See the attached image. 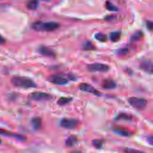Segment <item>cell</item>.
Here are the masks:
<instances>
[{
	"mask_svg": "<svg viewBox=\"0 0 153 153\" xmlns=\"http://www.w3.org/2000/svg\"><path fill=\"white\" fill-rule=\"evenodd\" d=\"M121 36V32L119 31L112 32L109 34V39L112 42H117L120 40Z\"/></svg>",
	"mask_w": 153,
	"mask_h": 153,
	"instance_id": "cell-16",
	"label": "cell"
},
{
	"mask_svg": "<svg viewBox=\"0 0 153 153\" xmlns=\"http://www.w3.org/2000/svg\"><path fill=\"white\" fill-rule=\"evenodd\" d=\"M1 140L0 139V144H1Z\"/></svg>",
	"mask_w": 153,
	"mask_h": 153,
	"instance_id": "cell-32",
	"label": "cell"
},
{
	"mask_svg": "<svg viewBox=\"0 0 153 153\" xmlns=\"http://www.w3.org/2000/svg\"><path fill=\"white\" fill-rule=\"evenodd\" d=\"M105 7L108 10L111 11H117L118 10V7L116 5H115L113 3H112L111 2H108V1H107L106 2Z\"/></svg>",
	"mask_w": 153,
	"mask_h": 153,
	"instance_id": "cell-24",
	"label": "cell"
},
{
	"mask_svg": "<svg viewBox=\"0 0 153 153\" xmlns=\"http://www.w3.org/2000/svg\"><path fill=\"white\" fill-rule=\"evenodd\" d=\"M29 97L31 99L36 101H44L48 100L52 98L51 96L48 93L41 92V91H35L30 94Z\"/></svg>",
	"mask_w": 153,
	"mask_h": 153,
	"instance_id": "cell-6",
	"label": "cell"
},
{
	"mask_svg": "<svg viewBox=\"0 0 153 153\" xmlns=\"http://www.w3.org/2000/svg\"><path fill=\"white\" fill-rule=\"evenodd\" d=\"M87 69L92 72H106L110 69V68L108 65L103 63H94L88 65Z\"/></svg>",
	"mask_w": 153,
	"mask_h": 153,
	"instance_id": "cell-4",
	"label": "cell"
},
{
	"mask_svg": "<svg viewBox=\"0 0 153 153\" xmlns=\"http://www.w3.org/2000/svg\"><path fill=\"white\" fill-rule=\"evenodd\" d=\"M79 124L78 120L75 118H62L59 121V125L66 129H74Z\"/></svg>",
	"mask_w": 153,
	"mask_h": 153,
	"instance_id": "cell-5",
	"label": "cell"
},
{
	"mask_svg": "<svg viewBox=\"0 0 153 153\" xmlns=\"http://www.w3.org/2000/svg\"><path fill=\"white\" fill-rule=\"evenodd\" d=\"M112 130L115 134L123 137H128L132 134L129 130H128L126 128L121 127H114Z\"/></svg>",
	"mask_w": 153,
	"mask_h": 153,
	"instance_id": "cell-11",
	"label": "cell"
},
{
	"mask_svg": "<svg viewBox=\"0 0 153 153\" xmlns=\"http://www.w3.org/2000/svg\"><path fill=\"white\" fill-rule=\"evenodd\" d=\"M128 103L134 108L139 110H143L147 105V101L143 98L131 97L128 99Z\"/></svg>",
	"mask_w": 153,
	"mask_h": 153,
	"instance_id": "cell-3",
	"label": "cell"
},
{
	"mask_svg": "<svg viewBox=\"0 0 153 153\" xmlns=\"http://www.w3.org/2000/svg\"><path fill=\"white\" fill-rule=\"evenodd\" d=\"M118 54L121 55H125L127 53H128V50L127 48H121V49H119L118 50Z\"/></svg>",
	"mask_w": 153,
	"mask_h": 153,
	"instance_id": "cell-26",
	"label": "cell"
},
{
	"mask_svg": "<svg viewBox=\"0 0 153 153\" xmlns=\"http://www.w3.org/2000/svg\"><path fill=\"white\" fill-rule=\"evenodd\" d=\"M71 153H84V152L79 150H73Z\"/></svg>",
	"mask_w": 153,
	"mask_h": 153,
	"instance_id": "cell-31",
	"label": "cell"
},
{
	"mask_svg": "<svg viewBox=\"0 0 153 153\" xmlns=\"http://www.w3.org/2000/svg\"><path fill=\"white\" fill-rule=\"evenodd\" d=\"M60 26L59 23L55 22L36 21L32 23V27L37 31H53L57 29Z\"/></svg>",
	"mask_w": 153,
	"mask_h": 153,
	"instance_id": "cell-1",
	"label": "cell"
},
{
	"mask_svg": "<svg viewBox=\"0 0 153 153\" xmlns=\"http://www.w3.org/2000/svg\"><path fill=\"white\" fill-rule=\"evenodd\" d=\"M146 25V27H147L148 29H149V30H151L152 29V26H153L152 21H150V20L147 21Z\"/></svg>",
	"mask_w": 153,
	"mask_h": 153,
	"instance_id": "cell-27",
	"label": "cell"
},
{
	"mask_svg": "<svg viewBox=\"0 0 153 153\" xmlns=\"http://www.w3.org/2000/svg\"><path fill=\"white\" fill-rule=\"evenodd\" d=\"M12 84L17 87L23 88H35L36 85L35 82L30 78L26 76H16L11 79Z\"/></svg>",
	"mask_w": 153,
	"mask_h": 153,
	"instance_id": "cell-2",
	"label": "cell"
},
{
	"mask_svg": "<svg viewBox=\"0 0 153 153\" xmlns=\"http://www.w3.org/2000/svg\"><path fill=\"white\" fill-rule=\"evenodd\" d=\"M5 41V40L4 38L1 35H0V44H4Z\"/></svg>",
	"mask_w": 153,
	"mask_h": 153,
	"instance_id": "cell-30",
	"label": "cell"
},
{
	"mask_svg": "<svg viewBox=\"0 0 153 153\" xmlns=\"http://www.w3.org/2000/svg\"><path fill=\"white\" fill-rule=\"evenodd\" d=\"M38 2L36 1H30L27 3L26 7L29 10H35L38 7Z\"/></svg>",
	"mask_w": 153,
	"mask_h": 153,
	"instance_id": "cell-22",
	"label": "cell"
},
{
	"mask_svg": "<svg viewBox=\"0 0 153 153\" xmlns=\"http://www.w3.org/2000/svg\"><path fill=\"white\" fill-rule=\"evenodd\" d=\"M0 135H3L5 136H8V137H11L13 138H14L16 139H17L20 141H25L26 140V137L25 136L17 134V133H14L10 132L8 131L5 130L4 129L0 128Z\"/></svg>",
	"mask_w": 153,
	"mask_h": 153,
	"instance_id": "cell-9",
	"label": "cell"
},
{
	"mask_svg": "<svg viewBox=\"0 0 153 153\" xmlns=\"http://www.w3.org/2000/svg\"><path fill=\"white\" fill-rule=\"evenodd\" d=\"M146 140L148 141V142L151 145H152L153 144V138H152V136H149L147 137L146 138Z\"/></svg>",
	"mask_w": 153,
	"mask_h": 153,
	"instance_id": "cell-29",
	"label": "cell"
},
{
	"mask_svg": "<svg viewBox=\"0 0 153 153\" xmlns=\"http://www.w3.org/2000/svg\"><path fill=\"white\" fill-rule=\"evenodd\" d=\"M78 141V138L76 136L74 135L69 136L66 140H65V145L66 146H72L75 145Z\"/></svg>",
	"mask_w": 153,
	"mask_h": 153,
	"instance_id": "cell-14",
	"label": "cell"
},
{
	"mask_svg": "<svg viewBox=\"0 0 153 153\" xmlns=\"http://www.w3.org/2000/svg\"><path fill=\"white\" fill-rule=\"evenodd\" d=\"M105 141L102 139H94L92 141L93 146L96 149H100L103 147Z\"/></svg>",
	"mask_w": 153,
	"mask_h": 153,
	"instance_id": "cell-18",
	"label": "cell"
},
{
	"mask_svg": "<svg viewBox=\"0 0 153 153\" xmlns=\"http://www.w3.org/2000/svg\"><path fill=\"white\" fill-rule=\"evenodd\" d=\"M79 88L81 91L91 93L97 96H99L100 95V93L98 90H97L92 85H91L87 83L80 84L79 85Z\"/></svg>",
	"mask_w": 153,
	"mask_h": 153,
	"instance_id": "cell-8",
	"label": "cell"
},
{
	"mask_svg": "<svg viewBox=\"0 0 153 153\" xmlns=\"http://www.w3.org/2000/svg\"><path fill=\"white\" fill-rule=\"evenodd\" d=\"M39 52L47 57H54L56 56L55 53L50 48L45 47V46H41L39 48Z\"/></svg>",
	"mask_w": 153,
	"mask_h": 153,
	"instance_id": "cell-13",
	"label": "cell"
},
{
	"mask_svg": "<svg viewBox=\"0 0 153 153\" xmlns=\"http://www.w3.org/2000/svg\"><path fill=\"white\" fill-rule=\"evenodd\" d=\"M115 19H116V17L115 16H113V15L108 16L107 17H105V19L106 20H108V21H112V20H115Z\"/></svg>",
	"mask_w": 153,
	"mask_h": 153,
	"instance_id": "cell-28",
	"label": "cell"
},
{
	"mask_svg": "<svg viewBox=\"0 0 153 153\" xmlns=\"http://www.w3.org/2000/svg\"><path fill=\"white\" fill-rule=\"evenodd\" d=\"M31 124L35 130H38L41 127V119L39 117H34L31 120Z\"/></svg>",
	"mask_w": 153,
	"mask_h": 153,
	"instance_id": "cell-15",
	"label": "cell"
},
{
	"mask_svg": "<svg viewBox=\"0 0 153 153\" xmlns=\"http://www.w3.org/2000/svg\"><path fill=\"white\" fill-rule=\"evenodd\" d=\"M124 152L126 153H145L140 150H138L133 148H126L124 149Z\"/></svg>",
	"mask_w": 153,
	"mask_h": 153,
	"instance_id": "cell-25",
	"label": "cell"
},
{
	"mask_svg": "<svg viewBox=\"0 0 153 153\" xmlns=\"http://www.w3.org/2000/svg\"><path fill=\"white\" fill-rule=\"evenodd\" d=\"M95 38L98 40L99 41L102 42H105L106 41H107L108 40V37L107 36L103 33H97L95 35Z\"/></svg>",
	"mask_w": 153,
	"mask_h": 153,
	"instance_id": "cell-23",
	"label": "cell"
},
{
	"mask_svg": "<svg viewBox=\"0 0 153 153\" xmlns=\"http://www.w3.org/2000/svg\"><path fill=\"white\" fill-rule=\"evenodd\" d=\"M71 97H60L58 101H57V104L60 106H63L65 105L68 104L72 100Z\"/></svg>",
	"mask_w": 153,
	"mask_h": 153,
	"instance_id": "cell-21",
	"label": "cell"
},
{
	"mask_svg": "<svg viewBox=\"0 0 153 153\" xmlns=\"http://www.w3.org/2000/svg\"><path fill=\"white\" fill-rule=\"evenodd\" d=\"M102 87L106 90H112L116 88L117 83L112 79H105L102 82Z\"/></svg>",
	"mask_w": 153,
	"mask_h": 153,
	"instance_id": "cell-12",
	"label": "cell"
},
{
	"mask_svg": "<svg viewBox=\"0 0 153 153\" xmlns=\"http://www.w3.org/2000/svg\"><path fill=\"white\" fill-rule=\"evenodd\" d=\"M139 68L143 71L151 74L152 72V63L150 60H142L139 65Z\"/></svg>",
	"mask_w": 153,
	"mask_h": 153,
	"instance_id": "cell-10",
	"label": "cell"
},
{
	"mask_svg": "<svg viewBox=\"0 0 153 153\" xmlns=\"http://www.w3.org/2000/svg\"><path fill=\"white\" fill-rule=\"evenodd\" d=\"M82 49L84 50H93L95 49V47L91 42L85 41L82 44Z\"/></svg>",
	"mask_w": 153,
	"mask_h": 153,
	"instance_id": "cell-17",
	"label": "cell"
},
{
	"mask_svg": "<svg viewBox=\"0 0 153 153\" xmlns=\"http://www.w3.org/2000/svg\"><path fill=\"white\" fill-rule=\"evenodd\" d=\"M132 117L126 113H120L115 118L116 120H131Z\"/></svg>",
	"mask_w": 153,
	"mask_h": 153,
	"instance_id": "cell-19",
	"label": "cell"
},
{
	"mask_svg": "<svg viewBox=\"0 0 153 153\" xmlns=\"http://www.w3.org/2000/svg\"><path fill=\"white\" fill-rule=\"evenodd\" d=\"M50 82L57 85H65L68 83L67 78L60 75H52L48 78Z\"/></svg>",
	"mask_w": 153,
	"mask_h": 153,
	"instance_id": "cell-7",
	"label": "cell"
},
{
	"mask_svg": "<svg viewBox=\"0 0 153 153\" xmlns=\"http://www.w3.org/2000/svg\"><path fill=\"white\" fill-rule=\"evenodd\" d=\"M143 36V32L140 30H138L136 31V32H134L131 36V40L133 41H138L139 39H140Z\"/></svg>",
	"mask_w": 153,
	"mask_h": 153,
	"instance_id": "cell-20",
	"label": "cell"
}]
</instances>
